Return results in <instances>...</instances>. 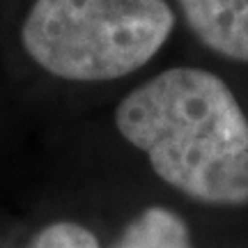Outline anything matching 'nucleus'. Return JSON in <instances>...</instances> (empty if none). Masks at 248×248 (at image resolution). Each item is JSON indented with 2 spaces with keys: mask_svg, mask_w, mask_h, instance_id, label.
I'll list each match as a JSON object with an SVG mask.
<instances>
[{
  "mask_svg": "<svg viewBox=\"0 0 248 248\" xmlns=\"http://www.w3.org/2000/svg\"><path fill=\"white\" fill-rule=\"evenodd\" d=\"M115 248H193L186 223L166 207H147L124 228Z\"/></svg>",
  "mask_w": 248,
  "mask_h": 248,
  "instance_id": "20e7f679",
  "label": "nucleus"
},
{
  "mask_svg": "<svg viewBox=\"0 0 248 248\" xmlns=\"http://www.w3.org/2000/svg\"><path fill=\"white\" fill-rule=\"evenodd\" d=\"M28 248H101L97 237L74 221H58L39 230Z\"/></svg>",
  "mask_w": 248,
  "mask_h": 248,
  "instance_id": "39448f33",
  "label": "nucleus"
},
{
  "mask_svg": "<svg viewBox=\"0 0 248 248\" xmlns=\"http://www.w3.org/2000/svg\"><path fill=\"white\" fill-rule=\"evenodd\" d=\"M193 35L214 53L248 62V0H177Z\"/></svg>",
  "mask_w": 248,
  "mask_h": 248,
  "instance_id": "7ed1b4c3",
  "label": "nucleus"
},
{
  "mask_svg": "<svg viewBox=\"0 0 248 248\" xmlns=\"http://www.w3.org/2000/svg\"><path fill=\"white\" fill-rule=\"evenodd\" d=\"M172 28L166 0H35L21 42L58 78L101 83L145 67Z\"/></svg>",
  "mask_w": 248,
  "mask_h": 248,
  "instance_id": "f03ea898",
  "label": "nucleus"
},
{
  "mask_svg": "<svg viewBox=\"0 0 248 248\" xmlns=\"http://www.w3.org/2000/svg\"><path fill=\"white\" fill-rule=\"evenodd\" d=\"M115 126L179 193L207 204H248V117L212 71H161L120 101Z\"/></svg>",
  "mask_w": 248,
  "mask_h": 248,
  "instance_id": "f257e3e1",
  "label": "nucleus"
}]
</instances>
